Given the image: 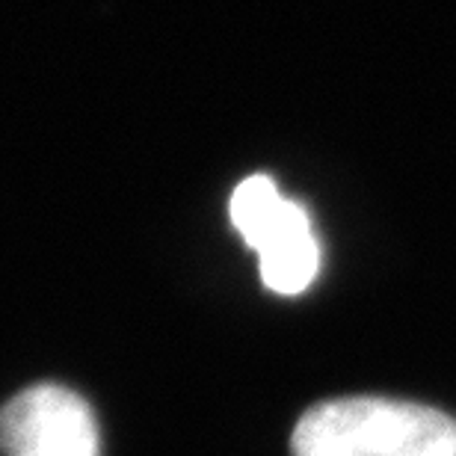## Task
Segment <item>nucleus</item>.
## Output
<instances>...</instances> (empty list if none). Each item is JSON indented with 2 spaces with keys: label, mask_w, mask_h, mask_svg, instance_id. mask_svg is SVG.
I'll use <instances>...</instances> for the list:
<instances>
[{
  "label": "nucleus",
  "mask_w": 456,
  "mask_h": 456,
  "mask_svg": "<svg viewBox=\"0 0 456 456\" xmlns=\"http://www.w3.org/2000/svg\"><path fill=\"white\" fill-rule=\"evenodd\" d=\"M290 456H456V421L409 400H323L297 421Z\"/></svg>",
  "instance_id": "f257e3e1"
},
{
  "label": "nucleus",
  "mask_w": 456,
  "mask_h": 456,
  "mask_svg": "<svg viewBox=\"0 0 456 456\" xmlns=\"http://www.w3.org/2000/svg\"><path fill=\"white\" fill-rule=\"evenodd\" d=\"M232 225L258 255L261 281L273 294L294 297L317 279L321 243L305 208L279 193L270 175H249L228 202Z\"/></svg>",
  "instance_id": "f03ea898"
},
{
  "label": "nucleus",
  "mask_w": 456,
  "mask_h": 456,
  "mask_svg": "<svg viewBox=\"0 0 456 456\" xmlns=\"http://www.w3.org/2000/svg\"><path fill=\"white\" fill-rule=\"evenodd\" d=\"M4 456H98L102 439L89 403L66 386H30L0 406Z\"/></svg>",
  "instance_id": "7ed1b4c3"
}]
</instances>
